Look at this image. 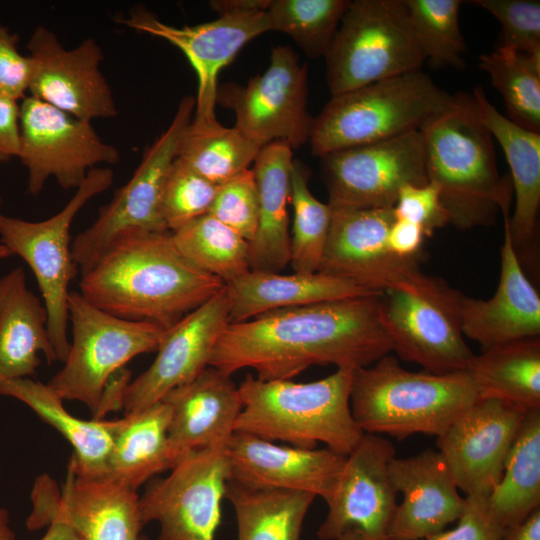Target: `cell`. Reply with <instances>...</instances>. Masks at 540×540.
<instances>
[{
	"label": "cell",
	"mask_w": 540,
	"mask_h": 540,
	"mask_svg": "<svg viewBox=\"0 0 540 540\" xmlns=\"http://www.w3.org/2000/svg\"><path fill=\"white\" fill-rule=\"evenodd\" d=\"M380 294L282 308L229 323L209 366L229 376L251 368L265 381L290 380L313 365L370 366L392 352L378 317Z\"/></svg>",
	"instance_id": "1"
},
{
	"label": "cell",
	"mask_w": 540,
	"mask_h": 540,
	"mask_svg": "<svg viewBox=\"0 0 540 540\" xmlns=\"http://www.w3.org/2000/svg\"><path fill=\"white\" fill-rule=\"evenodd\" d=\"M79 287L86 300L113 316L168 329L225 283L189 262L166 231L119 240L82 275Z\"/></svg>",
	"instance_id": "2"
},
{
	"label": "cell",
	"mask_w": 540,
	"mask_h": 540,
	"mask_svg": "<svg viewBox=\"0 0 540 540\" xmlns=\"http://www.w3.org/2000/svg\"><path fill=\"white\" fill-rule=\"evenodd\" d=\"M428 180L436 183L450 224L461 230L489 225L510 211L512 186L499 174L494 139L472 95L420 131Z\"/></svg>",
	"instance_id": "3"
},
{
	"label": "cell",
	"mask_w": 540,
	"mask_h": 540,
	"mask_svg": "<svg viewBox=\"0 0 540 540\" xmlns=\"http://www.w3.org/2000/svg\"><path fill=\"white\" fill-rule=\"evenodd\" d=\"M352 373L337 368L307 383L265 381L248 374L238 386L242 410L234 432L304 449L323 443L348 455L364 435L350 407Z\"/></svg>",
	"instance_id": "4"
},
{
	"label": "cell",
	"mask_w": 540,
	"mask_h": 540,
	"mask_svg": "<svg viewBox=\"0 0 540 540\" xmlns=\"http://www.w3.org/2000/svg\"><path fill=\"white\" fill-rule=\"evenodd\" d=\"M478 399L466 371L414 372L390 354L352 373L350 407L364 433L398 440L418 433L439 437Z\"/></svg>",
	"instance_id": "5"
},
{
	"label": "cell",
	"mask_w": 540,
	"mask_h": 540,
	"mask_svg": "<svg viewBox=\"0 0 540 540\" xmlns=\"http://www.w3.org/2000/svg\"><path fill=\"white\" fill-rule=\"evenodd\" d=\"M461 93L440 88L422 70L332 96L313 119L309 143L317 157L420 131L454 109Z\"/></svg>",
	"instance_id": "6"
},
{
	"label": "cell",
	"mask_w": 540,
	"mask_h": 540,
	"mask_svg": "<svg viewBox=\"0 0 540 540\" xmlns=\"http://www.w3.org/2000/svg\"><path fill=\"white\" fill-rule=\"evenodd\" d=\"M324 58L332 96L421 70L425 62L404 0L350 1Z\"/></svg>",
	"instance_id": "7"
},
{
	"label": "cell",
	"mask_w": 540,
	"mask_h": 540,
	"mask_svg": "<svg viewBox=\"0 0 540 540\" xmlns=\"http://www.w3.org/2000/svg\"><path fill=\"white\" fill-rule=\"evenodd\" d=\"M463 294L424 273L379 296L378 317L392 352L428 372L465 371L474 353L461 329Z\"/></svg>",
	"instance_id": "8"
},
{
	"label": "cell",
	"mask_w": 540,
	"mask_h": 540,
	"mask_svg": "<svg viewBox=\"0 0 540 540\" xmlns=\"http://www.w3.org/2000/svg\"><path fill=\"white\" fill-rule=\"evenodd\" d=\"M72 341L63 367L47 383L63 400L79 401L97 416L105 388L134 357L157 350L166 329L113 316L70 291Z\"/></svg>",
	"instance_id": "9"
},
{
	"label": "cell",
	"mask_w": 540,
	"mask_h": 540,
	"mask_svg": "<svg viewBox=\"0 0 540 540\" xmlns=\"http://www.w3.org/2000/svg\"><path fill=\"white\" fill-rule=\"evenodd\" d=\"M113 179L110 168L92 169L68 203L42 221H26L0 213L1 242L31 268L48 312L50 342L57 361L62 363L70 347L68 288L78 271L71 253L70 228L79 211L111 187Z\"/></svg>",
	"instance_id": "10"
},
{
	"label": "cell",
	"mask_w": 540,
	"mask_h": 540,
	"mask_svg": "<svg viewBox=\"0 0 540 540\" xmlns=\"http://www.w3.org/2000/svg\"><path fill=\"white\" fill-rule=\"evenodd\" d=\"M194 109L192 96L181 99L171 123L145 150L132 177L99 209L93 224L74 238L72 258L82 275L119 240L132 234L169 231L161 211L164 185Z\"/></svg>",
	"instance_id": "11"
},
{
	"label": "cell",
	"mask_w": 540,
	"mask_h": 540,
	"mask_svg": "<svg viewBox=\"0 0 540 540\" xmlns=\"http://www.w3.org/2000/svg\"><path fill=\"white\" fill-rule=\"evenodd\" d=\"M226 444L191 450L166 477L149 481L141 517L158 523V540H215L230 480Z\"/></svg>",
	"instance_id": "12"
},
{
	"label": "cell",
	"mask_w": 540,
	"mask_h": 540,
	"mask_svg": "<svg viewBox=\"0 0 540 540\" xmlns=\"http://www.w3.org/2000/svg\"><path fill=\"white\" fill-rule=\"evenodd\" d=\"M308 68L291 47L272 49L263 74L246 86H218L217 103L235 114V127L264 147L284 142L292 149L309 140L313 119L307 111Z\"/></svg>",
	"instance_id": "13"
},
{
	"label": "cell",
	"mask_w": 540,
	"mask_h": 540,
	"mask_svg": "<svg viewBox=\"0 0 540 540\" xmlns=\"http://www.w3.org/2000/svg\"><path fill=\"white\" fill-rule=\"evenodd\" d=\"M18 158L28 171L27 190L36 196L51 177L63 189H77L92 169L116 164L120 153L92 122L26 96L20 104Z\"/></svg>",
	"instance_id": "14"
},
{
	"label": "cell",
	"mask_w": 540,
	"mask_h": 540,
	"mask_svg": "<svg viewBox=\"0 0 540 540\" xmlns=\"http://www.w3.org/2000/svg\"><path fill=\"white\" fill-rule=\"evenodd\" d=\"M321 164L332 209L393 208L404 186L429 181L419 131L327 154Z\"/></svg>",
	"instance_id": "15"
},
{
	"label": "cell",
	"mask_w": 540,
	"mask_h": 540,
	"mask_svg": "<svg viewBox=\"0 0 540 540\" xmlns=\"http://www.w3.org/2000/svg\"><path fill=\"white\" fill-rule=\"evenodd\" d=\"M29 530L49 525L54 516L67 522L83 540H140L144 526L136 490L108 476H84L68 464L61 494L45 478L32 491Z\"/></svg>",
	"instance_id": "16"
},
{
	"label": "cell",
	"mask_w": 540,
	"mask_h": 540,
	"mask_svg": "<svg viewBox=\"0 0 540 540\" xmlns=\"http://www.w3.org/2000/svg\"><path fill=\"white\" fill-rule=\"evenodd\" d=\"M396 456L393 444L378 434L364 433L346 456L327 515L317 530L320 540H337L357 531L364 540H394L392 526L398 503L388 473Z\"/></svg>",
	"instance_id": "17"
},
{
	"label": "cell",
	"mask_w": 540,
	"mask_h": 540,
	"mask_svg": "<svg viewBox=\"0 0 540 540\" xmlns=\"http://www.w3.org/2000/svg\"><path fill=\"white\" fill-rule=\"evenodd\" d=\"M32 63L30 96L76 118L118 115L112 89L100 66L103 51L93 38L66 49L46 26H37L27 43Z\"/></svg>",
	"instance_id": "18"
},
{
	"label": "cell",
	"mask_w": 540,
	"mask_h": 540,
	"mask_svg": "<svg viewBox=\"0 0 540 540\" xmlns=\"http://www.w3.org/2000/svg\"><path fill=\"white\" fill-rule=\"evenodd\" d=\"M119 22L133 30L162 38L183 52L198 79L195 114L191 121L197 126L218 122L215 107L220 71L233 61L245 44L269 31L266 11L222 14L209 22L176 27L138 7Z\"/></svg>",
	"instance_id": "19"
},
{
	"label": "cell",
	"mask_w": 540,
	"mask_h": 540,
	"mask_svg": "<svg viewBox=\"0 0 540 540\" xmlns=\"http://www.w3.org/2000/svg\"><path fill=\"white\" fill-rule=\"evenodd\" d=\"M393 208L332 209L326 247L317 272L347 280L375 294L417 280L418 260L395 256L387 233Z\"/></svg>",
	"instance_id": "20"
},
{
	"label": "cell",
	"mask_w": 540,
	"mask_h": 540,
	"mask_svg": "<svg viewBox=\"0 0 540 540\" xmlns=\"http://www.w3.org/2000/svg\"><path fill=\"white\" fill-rule=\"evenodd\" d=\"M230 323L225 287L166 329L152 364L125 388L124 414L140 412L173 389L196 378L209 366L213 349Z\"/></svg>",
	"instance_id": "21"
},
{
	"label": "cell",
	"mask_w": 540,
	"mask_h": 540,
	"mask_svg": "<svg viewBox=\"0 0 540 540\" xmlns=\"http://www.w3.org/2000/svg\"><path fill=\"white\" fill-rule=\"evenodd\" d=\"M525 414L496 399H478L437 437L438 451L465 496H489Z\"/></svg>",
	"instance_id": "22"
},
{
	"label": "cell",
	"mask_w": 540,
	"mask_h": 540,
	"mask_svg": "<svg viewBox=\"0 0 540 540\" xmlns=\"http://www.w3.org/2000/svg\"><path fill=\"white\" fill-rule=\"evenodd\" d=\"M230 481L250 489L299 491L331 497L346 456L329 448L279 445L234 432L226 444Z\"/></svg>",
	"instance_id": "23"
},
{
	"label": "cell",
	"mask_w": 540,
	"mask_h": 540,
	"mask_svg": "<svg viewBox=\"0 0 540 540\" xmlns=\"http://www.w3.org/2000/svg\"><path fill=\"white\" fill-rule=\"evenodd\" d=\"M502 214L504 239L496 291L488 299L463 294L461 300L462 333L482 350L540 335V296L513 248L508 225L510 211Z\"/></svg>",
	"instance_id": "24"
},
{
	"label": "cell",
	"mask_w": 540,
	"mask_h": 540,
	"mask_svg": "<svg viewBox=\"0 0 540 540\" xmlns=\"http://www.w3.org/2000/svg\"><path fill=\"white\" fill-rule=\"evenodd\" d=\"M391 484L403 495L392 526L394 540H422L458 520L465 507L453 476L438 450L391 459Z\"/></svg>",
	"instance_id": "25"
},
{
	"label": "cell",
	"mask_w": 540,
	"mask_h": 540,
	"mask_svg": "<svg viewBox=\"0 0 540 540\" xmlns=\"http://www.w3.org/2000/svg\"><path fill=\"white\" fill-rule=\"evenodd\" d=\"M472 97L482 123L500 145L510 168L515 205L508 225L513 248L523 268L535 267L540 208V133L525 129L500 113L481 86L475 87Z\"/></svg>",
	"instance_id": "26"
},
{
	"label": "cell",
	"mask_w": 540,
	"mask_h": 540,
	"mask_svg": "<svg viewBox=\"0 0 540 540\" xmlns=\"http://www.w3.org/2000/svg\"><path fill=\"white\" fill-rule=\"evenodd\" d=\"M162 400L170 408L168 440L175 463L191 450L226 444L242 410L238 386L212 366Z\"/></svg>",
	"instance_id": "27"
},
{
	"label": "cell",
	"mask_w": 540,
	"mask_h": 540,
	"mask_svg": "<svg viewBox=\"0 0 540 540\" xmlns=\"http://www.w3.org/2000/svg\"><path fill=\"white\" fill-rule=\"evenodd\" d=\"M43 353L57 361L48 334V312L27 288L25 272L15 268L0 278V383L36 374Z\"/></svg>",
	"instance_id": "28"
},
{
	"label": "cell",
	"mask_w": 540,
	"mask_h": 540,
	"mask_svg": "<svg viewBox=\"0 0 540 540\" xmlns=\"http://www.w3.org/2000/svg\"><path fill=\"white\" fill-rule=\"evenodd\" d=\"M225 289L230 323L277 309L375 294L320 272L281 275L261 270H249L227 283Z\"/></svg>",
	"instance_id": "29"
},
{
	"label": "cell",
	"mask_w": 540,
	"mask_h": 540,
	"mask_svg": "<svg viewBox=\"0 0 540 540\" xmlns=\"http://www.w3.org/2000/svg\"><path fill=\"white\" fill-rule=\"evenodd\" d=\"M292 148L284 142L264 146L252 169L259 196V221L250 243V270L277 272L290 263L289 213Z\"/></svg>",
	"instance_id": "30"
},
{
	"label": "cell",
	"mask_w": 540,
	"mask_h": 540,
	"mask_svg": "<svg viewBox=\"0 0 540 540\" xmlns=\"http://www.w3.org/2000/svg\"><path fill=\"white\" fill-rule=\"evenodd\" d=\"M0 395L32 409L73 447L69 465L84 476H105L112 448L113 420H83L69 413L63 399L48 385L31 378L0 383Z\"/></svg>",
	"instance_id": "31"
},
{
	"label": "cell",
	"mask_w": 540,
	"mask_h": 540,
	"mask_svg": "<svg viewBox=\"0 0 540 540\" xmlns=\"http://www.w3.org/2000/svg\"><path fill=\"white\" fill-rule=\"evenodd\" d=\"M106 476L133 490L170 470L175 462L168 440L170 408L163 400L115 419Z\"/></svg>",
	"instance_id": "32"
},
{
	"label": "cell",
	"mask_w": 540,
	"mask_h": 540,
	"mask_svg": "<svg viewBox=\"0 0 540 540\" xmlns=\"http://www.w3.org/2000/svg\"><path fill=\"white\" fill-rule=\"evenodd\" d=\"M465 371L479 399H496L525 413L540 409L539 337L482 350Z\"/></svg>",
	"instance_id": "33"
},
{
	"label": "cell",
	"mask_w": 540,
	"mask_h": 540,
	"mask_svg": "<svg viewBox=\"0 0 540 540\" xmlns=\"http://www.w3.org/2000/svg\"><path fill=\"white\" fill-rule=\"evenodd\" d=\"M506 530L540 506V409L527 412L507 455L501 479L486 498Z\"/></svg>",
	"instance_id": "34"
},
{
	"label": "cell",
	"mask_w": 540,
	"mask_h": 540,
	"mask_svg": "<svg viewBox=\"0 0 540 540\" xmlns=\"http://www.w3.org/2000/svg\"><path fill=\"white\" fill-rule=\"evenodd\" d=\"M225 497L234 507L237 540H300L315 495L288 490H260L228 481Z\"/></svg>",
	"instance_id": "35"
},
{
	"label": "cell",
	"mask_w": 540,
	"mask_h": 540,
	"mask_svg": "<svg viewBox=\"0 0 540 540\" xmlns=\"http://www.w3.org/2000/svg\"><path fill=\"white\" fill-rule=\"evenodd\" d=\"M263 147L235 126L219 122L186 128L177 158L211 183L219 186L249 169Z\"/></svg>",
	"instance_id": "36"
},
{
	"label": "cell",
	"mask_w": 540,
	"mask_h": 540,
	"mask_svg": "<svg viewBox=\"0 0 540 540\" xmlns=\"http://www.w3.org/2000/svg\"><path fill=\"white\" fill-rule=\"evenodd\" d=\"M479 67L503 98L507 118L540 133V56L496 46L480 56Z\"/></svg>",
	"instance_id": "37"
},
{
	"label": "cell",
	"mask_w": 540,
	"mask_h": 540,
	"mask_svg": "<svg viewBox=\"0 0 540 540\" xmlns=\"http://www.w3.org/2000/svg\"><path fill=\"white\" fill-rule=\"evenodd\" d=\"M178 251L202 271L225 285L250 270V244L210 214L172 232Z\"/></svg>",
	"instance_id": "38"
},
{
	"label": "cell",
	"mask_w": 540,
	"mask_h": 540,
	"mask_svg": "<svg viewBox=\"0 0 540 540\" xmlns=\"http://www.w3.org/2000/svg\"><path fill=\"white\" fill-rule=\"evenodd\" d=\"M349 0H272L266 11L269 31H279L311 59L328 52Z\"/></svg>",
	"instance_id": "39"
},
{
	"label": "cell",
	"mask_w": 540,
	"mask_h": 540,
	"mask_svg": "<svg viewBox=\"0 0 540 540\" xmlns=\"http://www.w3.org/2000/svg\"><path fill=\"white\" fill-rule=\"evenodd\" d=\"M311 172L300 160H293L290 204L294 219L290 264L296 273L317 272L329 236L332 208L310 191Z\"/></svg>",
	"instance_id": "40"
},
{
	"label": "cell",
	"mask_w": 540,
	"mask_h": 540,
	"mask_svg": "<svg viewBox=\"0 0 540 540\" xmlns=\"http://www.w3.org/2000/svg\"><path fill=\"white\" fill-rule=\"evenodd\" d=\"M425 61L434 68L465 67L459 25L460 0H404Z\"/></svg>",
	"instance_id": "41"
},
{
	"label": "cell",
	"mask_w": 540,
	"mask_h": 540,
	"mask_svg": "<svg viewBox=\"0 0 540 540\" xmlns=\"http://www.w3.org/2000/svg\"><path fill=\"white\" fill-rule=\"evenodd\" d=\"M217 187L176 157L162 195L161 211L167 229L174 232L207 214Z\"/></svg>",
	"instance_id": "42"
},
{
	"label": "cell",
	"mask_w": 540,
	"mask_h": 540,
	"mask_svg": "<svg viewBox=\"0 0 540 540\" xmlns=\"http://www.w3.org/2000/svg\"><path fill=\"white\" fill-rule=\"evenodd\" d=\"M208 214L250 244L259 221V196L253 170L246 169L219 185Z\"/></svg>",
	"instance_id": "43"
},
{
	"label": "cell",
	"mask_w": 540,
	"mask_h": 540,
	"mask_svg": "<svg viewBox=\"0 0 540 540\" xmlns=\"http://www.w3.org/2000/svg\"><path fill=\"white\" fill-rule=\"evenodd\" d=\"M501 24L497 46L540 56V2L535 0H472Z\"/></svg>",
	"instance_id": "44"
},
{
	"label": "cell",
	"mask_w": 540,
	"mask_h": 540,
	"mask_svg": "<svg viewBox=\"0 0 540 540\" xmlns=\"http://www.w3.org/2000/svg\"><path fill=\"white\" fill-rule=\"evenodd\" d=\"M395 217L420 225L427 237L434 231L450 224L449 215L441 201L436 183L428 181L423 185H406L397 197L393 207Z\"/></svg>",
	"instance_id": "45"
},
{
	"label": "cell",
	"mask_w": 540,
	"mask_h": 540,
	"mask_svg": "<svg viewBox=\"0 0 540 540\" xmlns=\"http://www.w3.org/2000/svg\"><path fill=\"white\" fill-rule=\"evenodd\" d=\"M486 498L465 496L456 526L422 540H503L505 529L489 513Z\"/></svg>",
	"instance_id": "46"
},
{
	"label": "cell",
	"mask_w": 540,
	"mask_h": 540,
	"mask_svg": "<svg viewBox=\"0 0 540 540\" xmlns=\"http://www.w3.org/2000/svg\"><path fill=\"white\" fill-rule=\"evenodd\" d=\"M19 37L0 22V95L16 101L29 90L32 63L18 50Z\"/></svg>",
	"instance_id": "47"
},
{
	"label": "cell",
	"mask_w": 540,
	"mask_h": 540,
	"mask_svg": "<svg viewBox=\"0 0 540 540\" xmlns=\"http://www.w3.org/2000/svg\"><path fill=\"white\" fill-rule=\"evenodd\" d=\"M426 237L420 225L395 217L387 233V246L399 258L418 260Z\"/></svg>",
	"instance_id": "48"
},
{
	"label": "cell",
	"mask_w": 540,
	"mask_h": 540,
	"mask_svg": "<svg viewBox=\"0 0 540 540\" xmlns=\"http://www.w3.org/2000/svg\"><path fill=\"white\" fill-rule=\"evenodd\" d=\"M20 151V105L0 95V163L17 157Z\"/></svg>",
	"instance_id": "49"
},
{
	"label": "cell",
	"mask_w": 540,
	"mask_h": 540,
	"mask_svg": "<svg viewBox=\"0 0 540 540\" xmlns=\"http://www.w3.org/2000/svg\"><path fill=\"white\" fill-rule=\"evenodd\" d=\"M503 540H540V508L522 522L506 529Z\"/></svg>",
	"instance_id": "50"
},
{
	"label": "cell",
	"mask_w": 540,
	"mask_h": 540,
	"mask_svg": "<svg viewBox=\"0 0 540 540\" xmlns=\"http://www.w3.org/2000/svg\"><path fill=\"white\" fill-rule=\"evenodd\" d=\"M272 0H215L211 8L219 15L250 11H267Z\"/></svg>",
	"instance_id": "51"
},
{
	"label": "cell",
	"mask_w": 540,
	"mask_h": 540,
	"mask_svg": "<svg viewBox=\"0 0 540 540\" xmlns=\"http://www.w3.org/2000/svg\"><path fill=\"white\" fill-rule=\"evenodd\" d=\"M40 540H83L80 535L64 520L54 516L45 535Z\"/></svg>",
	"instance_id": "52"
},
{
	"label": "cell",
	"mask_w": 540,
	"mask_h": 540,
	"mask_svg": "<svg viewBox=\"0 0 540 540\" xmlns=\"http://www.w3.org/2000/svg\"><path fill=\"white\" fill-rule=\"evenodd\" d=\"M0 540H17L7 509L0 507Z\"/></svg>",
	"instance_id": "53"
},
{
	"label": "cell",
	"mask_w": 540,
	"mask_h": 540,
	"mask_svg": "<svg viewBox=\"0 0 540 540\" xmlns=\"http://www.w3.org/2000/svg\"><path fill=\"white\" fill-rule=\"evenodd\" d=\"M337 540H364L363 537L356 531H347Z\"/></svg>",
	"instance_id": "54"
},
{
	"label": "cell",
	"mask_w": 540,
	"mask_h": 540,
	"mask_svg": "<svg viewBox=\"0 0 540 540\" xmlns=\"http://www.w3.org/2000/svg\"><path fill=\"white\" fill-rule=\"evenodd\" d=\"M12 255L11 251L3 244H0V259L7 258Z\"/></svg>",
	"instance_id": "55"
},
{
	"label": "cell",
	"mask_w": 540,
	"mask_h": 540,
	"mask_svg": "<svg viewBox=\"0 0 540 540\" xmlns=\"http://www.w3.org/2000/svg\"><path fill=\"white\" fill-rule=\"evenodd\" d=\"M140 540H151L146 534H142Z\"/></svg>",
	"instance_id": "56"
},
{
	"label": "cell",
	"mask_w": 540,
	"mask_h": 540,
	"mask_svg": "<svg viewBox=\"0 0 540 540\" xmlns=\"http://www.w3.org/2000/svg\"><path fill=\"white\" fill-rule=\"evenodd\" d=\"M1 202H2V198H1V195H0V204H1Z\"/></svg>",
	"instance_id": "57"
}]
</instances>
